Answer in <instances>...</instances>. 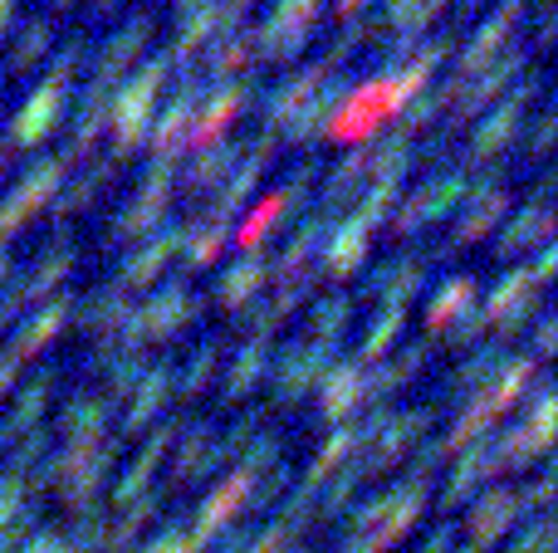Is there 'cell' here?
<instances>
[{"label": "cell", "instance_id": "6da1fadb", "mask_svg": "<svg viewBox=\"0 0 558 553\" xmlns=\"http://www.w3.org/2000/svg\"><path fill=\"white\" fill-rule=\"evenodd\" d=\"M167 74H177V64H172V54L162 49V54L147 59V64L128 78V84L113 88V103H108L113 152H108V162H123V157L147 137V123H153V98H157V88L167 84Z\"/></svg>", "mask_w": 558, "mask_h": 553}, {"label": "cell", "instance_id": "7a4b0ae2", "mask_svg": "<svg viewBox=\"0 0 558 553\" xmlns=\"http://www.w3.org/2000/svg\"><path fill=\"white\" fill-rule=\"evenodd\" d=\"M392 98H387V78H367V84H353L348 88V98L338 103L333 123H328V137H338V143H363L367 133H373L383 118H392Z\"/></svg>", "mask_w": 558, "mask_h": 553}, {"label": "cell", "instance_id": "3957f363", "mask_svg": "<svg viewBox=\"0 0 558 553\" xmlns=\"http://www.w3.org/2000/svg\"><path fill=\"white\" fill-rule=\"evenodd\" d=\"M196 103H202V78L186 74V84L177 88V94L167 98L162 113L147 123V147H153V162H172V157L182 152V137H186V127H192Z\"/></svg>", "mask_w": 558, "mask_h": 553}, {"label": "cell", "instance_id": "277c9868", "mask_svg": "<svg viewBox=\"0 0 558 553\" xmlns=\"http://www.w3.org/2000/svg\"><path fill=\"white\" fill-rule=\"evenodd\" d=\"M255 88H260V78H241V84H226V88H216L211 98H206V108H196L192 113V127H186V137H182V147H196L202 152L206 143H216V137H226V123H231L235 113H241L245 103L255 98Z\"/></svg>", "mask_w": 558, "mask_h": 553}, {"label": "cell", "instance_id": "5b68a950", "mask_svg": "<svg viewBox=\"0 0 558 553\" xmlns=\"http://www.w3.org/2000/svg\"><path fill=\"white\" fill-rule=\"evenodd\" d=\"M481 309H485V319L490 323H500V343H510V333L524 329V319L539 309V284H534L530 270H510L490 290V299H485Z\"/></svg>", "mask_w": 558, "mask_h": 553}, {"label": "cell", "instance_id": "8992f818", "mask_svg": "<svg viewBox=\"0 0 558 553\" xmlns=\"http://www.w3.org/2000/svg\"><path fill=\"white\" fill-rule=\"evenodd\" d=\"M524 69V49H505V54L485 59L481 69H475L471 78H456V98H451V118H471L481 103H490L495 94H500L505 84H510L514 74Z\"/></svg>", "mask_w": 558, "mask_h": 553}, {"label": "cell", "instance_id": "52a82bcc", "mask_svg": "<svg viewBox=\"0 0 558 553\" xmlns=\"http://www.w3.org/2000/svg\"><path fill=\"white\" fill-rule=\"evenodd\" d=\"M426 284V255H392V260L373 265L367 274V294L383 299V309H397L407 314V299Z\"/></svg>", "mask_w": 558, "mask_h": 553}, {"label": "cell", "instance_id": "ba28073f", "mask_svg": "<svg viewBox=\"0 0 558 553\" xmlns=\"http://www.w3.org/2000/svg\"><path fill=\"white\" fill-rule=\"evenodd\" d=\"M328 74H333V69H328L324 59H314V64H304L299 74H289L270 94V103H265V127H270V133H284V127L308 108V98L318 94V84H324Z\"/></svg>", "mask_w": 558, "mask_h": 553}, {"label": "cell", "instance_id": "9c48e42d", "mask_svg": "<svg viewBox=\"0 0 558 553\" xmlns=\"http://www.w3.org/2000/svg\"><path fill=\"white\" fill-rule=\"evenodd\" d=\"M59 113H64V88L39 84L35 94H29V103L10 118V133H5L10 152H15V147H39L49 137V127L59 123Z\"/></svg>", "mask_w": 558, "mask_h": 553}, {"label": "cell", "instance_id": "30bf717a", "mask_svg": "<svg viewBox=\"0 0 558 553\" xmlns=\"http://www.w3.org/2000/svg\"><path fill=\"white\" fill-rule=\"evenodd\" d=\"M192 314H196V294L186 290V284H167V290H157L147 304H137V319H143L147 339H167V333H177Z\"/></svg>", "mask_w": 558, "mask_h": 553}, {"label": "cell", "instance_id": "8fae6325", "mask_svg": "<svg viewBox=\"0 0 558 553\" xmlns=\"http://www.w3.org/2000/svg\"><path fill=\"white\" fill-rule=\"evenodd\" d=\"M524 5H530V0H505V5L495 10V15L485 20V25L475 29L471 39H465V49H461V64H456V78H471L475 69L485 64V59H495V49H500V39L510 35V25H514V20L524 15Z\"/></svg>", "mask_w": 558, "mask_h": 553}, {"label": "cell", "instance_id": "7c38bea8", "mask_svg": "<svg viewBox=\"0 0 558 553\" xmlns=\"http://www.w3.org/2000/svg\"><path fill=\"white\" fill-rule=\"evenodd\" d=\"M524 127V103H514V98H505L495 113H485L481 118V127H475V137H471V147H465V162L471 167H481V162H490L500 147H510V137Z\"/></svg>", "mask_w": 558, "mask_h": 553}, {"label": "cell", "instance_id": "4fadbf2b", "mask_svg": "<svg viewBox=\"0 0 558 553\" xmlns=\"http://www.w3.org/2000/svg\"><path fill=\"white\" fill-rule=\"evenodd\" d=\"M147 29H153V20L147 15H133L123 29H113V39H108V45L98 49V59H94V84H118V78H123L128 59L147 45Z\"/></svg>", "mask_w": 558, "mask_h": 553}, {"label": "cell", "instance_id": "5bb4252c", "mask_svg": "<svg viewBox=\"0 0 558 553\" xmlns=\"http://www.w3.org/2000/svg\"><path fill=\"white\" fill-rule=\"evenodd\" d=\"M270 265H275L270 250H241V260H235L231 270L221 274V284H216V299H221L226 309H241V304L270 280Z\"/></svg>", "mask_w": 558, "mask_h": 553}, {"label": "cell", "instance_id": "9a60e30c", "mask_svg": "<svg viewBox=\"0 0 558 553\" xmlns=\"http://www.w3.org/2000/svg\"><path fill=\"white\" fill-rule=\"evenodd\" d=\"M182 235H186V225H167V231H157L153 241L143 245V250H133L128 255V265H123V290H133V284H153L157 280V270H162L167 260H172L177 250H182Z\"/></svg>", "mask_w": 558, "mask_h": 553}, {"label": "cell", "instance_id": "2e32d148", "mask_svg": "<svg viewBox=\"0 0 558 553\" xmlns=\"http://www.w3.org/2000/svg\"><path fill=\"white\" fill-rule=\"evenodd\" d=\"M113 88H118V84H88L84 103H78V113H74V127H69V147L59 152L64 162L84 157V152H88V143L98 137V127L108 123V103H113Z\"/></svg>", "mask_w": 558, "mask_h": 553}, {"label": "cell", "instance_id": "e0dca14e", "mask_svg": "<svg viewBox=\"0 0 558 553\" xmlns=\"http://www.w3.org/2000/svg\"><path fill=\"white\" fill-rule=\"evenodd\" d=\"M328 358H333V348L328 343H294V348H284V358H279V397H294V392H304L308 382L318 378V372L328 368Z\"/></svg>", "mask_w": 558, "mask_h": 553}, {"label": "cell", "instance_id": "ac0fdd59", "mask_svg": "<svg viewBox=\"0 0 558 553\" xmlns=\"http://www.w3.org/2000/svg\"><path fill=\"white\" fill-rule=\"evenodd\" d=\"M471 206L461 211V225H456V241H475V235H485L495 221H500V211L510 206V196H505L500 176H485L481 186H471Z\"/></svg>", "mask_w": 558, "mask_h": 553}, {"label": "cell", "instance_id": "d6986e66", "mask_svg": "<svg viewBox=\"0 0 558 553\" xmlns=\"http://www.w3.org/2000/svg\"><path fill=\"white\" fill-rule=\"evenodd\" d=\"M235 157H241V143H231V137H216V143H206L202 152L192 157V167H186L182 186H186V192H211L221 176H231Z\"/></svg>", "mask_w": 558, "mask_h": 553}, {"label": "cell", "instance_id": "ffe728a7", "mask_svg": "<svg viewBox=\"0 0 558 553\" xmlns=\"http://www.w3.org/2000/svg\"><path fill=\"white\" fill-rule=\"evenodd\" d=\"M69 309H74V299H69V294H54V299H49L45 304V309H39L35 314V319H29L25 323V329H20L15 333V353H10V358H29V353H39V348H45V343L49 339H54V333L59 329H64V319H69Z\"/></svg>", "mask_w": 558, "mask_h": 553}, {"label": "cell", "instance_id": "44dd1931", "mask_svg": "<svg viewBox=\"0 0 558 553\" xmlns=\"http://www.w3.org/2000/svg\"><path fill=\"white\" fill-rule=\"evenodd\" d=\"M128 314H133V299H128L123 284H104V290H94L84 304H78V323H84V329H98V333H113Z\"/></svg>", "mask_w": 558, "mask_h": 553}, {"label": "cell", "instance_id": "7402d4cb", "mask_svg": "<svg viewBox=\"0 0 558 553\" xmlns=\"http://www.w3.org/2000/svg\"><path fill=\"white\" fill-rule=\"evenodd\" d=\"M64 157H39L35 167H29L25 176H20V186H15V196L25 201V211L35 216V211H45L49 201L59 196V182H64Z\"/></svg>", "mask_w": 558, "mask_h": 553}, {"label": "cell", "instance_id": "603a6c76", "mask_svg": "<svg viewBox=\"0 0 558 553\" xmlns=\"http://www.w3.org/2000/svg\"><path fill=\"white\" fill-rule=\"evenodd\" d=\"M363 255H367V225H357L353 216H348V221L333 225V235H328L324 265H328L333 274H353L357 265H363Z\"/></svg>", "mask_w": 558, "mask_h": 553}, {"label": "cell", "instance_id": "cb8c5ba5", "mask_svg": "<svg viewBox=\"0 0 558 553\" xmlns=\"http://www.w3.org/2000/svg\"><path fill=\"white\" fill-rule=\"evenodd\" d=\"M308 284H314V280H308V274H294V280H284V284H279V290H275L270 299L260 304V309H251V329H255V339H265V333H270L275 323H284L289 314L299 309V299H304V294H308Z\"/></svg>", "mask_w": 558, "mask_h": 553}, {"label": "cell", "instance_id": "d4e9b609", "mask_svg": "<svg viewBox=\"0 0 558 553\" xmlns=\"http://www.w3.org/2000/svg\"><path fill=\"white\" fill-rule=\"evenodd\" d=\"M465 192H471V176L465 172H446V176H432L426 186H416L412 196H416V211H422V225L432 221V216H446Z\"/></svg>", "mask_w": 558, "mask_h": 553}, {"label": "cell", "instance_id": "484cf974", "mask_svg": "<svg viewBox=\"0 0 558 553\" xmlns=\"http://www.w3.org/2000/svg\"><path fill=\"white\" fill-rule=\"evenodd\" d=\"M260 157H245L241 167H231V176L221 182V192H216V221H231L235 211H241L245 201H251V192H255V182H260Z\"/></svg>", "mask_w": 558, "mask_h": 553}, {"label": "cell", "instance_id": "4316f807", "mask_svg": "<svg viewBox=\"0 0 558 553\" xmlns=\"http://www.w3.org/2000/svg\"><path fill=\"white\" fill-rule=\"evenodd\" d=\"M226 235H231V221H216V216H206V221L186 225V235H182V260H186V270H202V265H211Z\"/></svg>", "mask_w": 558, "mask_h": 553}, {"label": "cell", "instance_id": "83f0119b", "mask_svg": "<svg viewBox=\"0 0 558 553\" xmlns=\"http://www.w3.org/2000/svg\"><path fill=\"white\" fill-rule=\"evenodd\" d=\"M471 299H475V280H471V274H451V280L432 294V304H426V329H432V333L446 329V323H451L461 309H471Z\"/></svg>", "mask_w": 558, "mask_h": 553}, {"label": "cell", "instance_id": "f1b7e54d", "mask_svg": "<svg viewBox=\"0 0 558 553\" xmlns=\"http://www.w3.org/2000/svg\"><path fill=\"white\" fill-rule=\"evenodd\" d=\"M113 172H118V162H108V157H104V162H94V167H88V172H78L74 182H69L64 192L54 196V216H59V221H69V216H74L78 206H88V201H94V196H98V186H104Z\"/></svg>", "mask_w": 558, "mask_h": 553}, {"label": "cell", "instance_id": "f546056e", "mask_svg": "<svg viewBox=\"0 0 558 553\" xmlns=\"http://www.w3.org/2000/svg\"><path fill=\"white\" fill-rule=\"evenodd\" d=\"M549 225H554L549 201H530L520 216H514L510 225H505V235H500V250H505V255H514V250H520V245L544 241V235H549Z\"/></svg>", "mask_w": 558, "mask_h": 553}, {"label": "cell", "instance_id": "4dcf8cb0", "mask_svg": "<svg viewBox=\"0 0 558 553\" xmlns=\"http://www.w3.org/2000/svg\"><path fill=\"white\" fill-rule=\"evenodd\" d=\"M251 59H255V29H231V35H221V45L206 54V74L226 78L241 64H251Z\"/></svg>", "mask_w": 558, "mask_h": 553}, {"label": "cell", "instance_id": "1f68e13d", "mask_svg": "<svg viewBox=\"0 0 558 553\" xmlns=\"http://www.w3.org/2000/svg\"><path fill=\"white\" fill-rule=\"evenodd\" d=\"M357 397H363V362H343V368L328 372L324 402H328V411H333V417H348V407H353Z\"/></svg>", "mask_w": 558, "mask_h": 553}, {"label": "cell", "instance_id": "d6a6232c", "mask_svg": "<svg viewBox=\"0 0 558 553\" xmlns=\"http://www.w3.org/2000/svg\"><path fill=\"white\" fill-rule=\"evenodd\" d=\"M451 98H456V78H451V84H441V88H422V94H412V98H407V108H402V133L426 127L446 103H451Z\"/></svg>", "mask_w": 558, "mask_h": 553}, {"label": "cell", "instance_id": "836d02e7", "mask_svg": "<svg viewBox=\"0 0 558 553\" xmlns=\"http://www.w3.org/2000/svg\"><path fill=\"white\" fill-rule=\"evenodd\" d=\"M162 211H167L162 201L133 196V201H128L123 211H118V221H113V241H133V235H147L157 221H162Z\"/></svg>", "mask_w": 558, "mask_h": 553}, {"label": "cell", "instance_id": "e575fe53", "mask_svg": "<svg viewBox=\"0 0 558 553\" xmlns=\"http://www.w3.org/2000/svg\"><path fill=\"white\" fill-rule=\"evenodd\" d=\"M348 314H353V304L343 299V294H333V299H324L314 309V333H308V343H328L333 348L338 333L348 329Z\"/></svg>", "mask_w": 558, "mask_h": 553}, {"label": "cell", "instance_id": "d590c367", "mask_svg": "<svg viewBox=\"0 0 558 553\" xmlns=\"http://www.w3.org/2000/svg\"><path fill=\"white\" fill-rule=\"evenodd\" d=\"M279 216H284V201H279V196H265V201L255 206L251 216H245V225H235V241H241V250H260V235L270 231Z\"/></svg>", "mask_w": 558, "mask_h": 553}, {"label": "cell", "instance_id": "8d00e7d4", "mask_svg": "<svg viewBox=\"0 0 558 553\" xmlns=\"http://www.w3.org/2000/svg\"><path fill=\"white\" fill-rule=\"evenodd\" d=\"M265 358H270V339H251V343H245L241 358H235V368H231V392L255 388V378L265 372Z\"/></svg>", "mask_w": 558, "mask_h": 553}, {"label": "cell", "instance_id": "74e56055", "mask_svg": "<svg viewBox=\"0 0 558 553\" xmlns=\"http://www.w3.org/2000/svg\"><path fill=\"white\" fill-rule=\"evenodd\" d=\"M530 378H534V358L510 362V368H505V378H500V388H495L490 397H485V407H490V411H505L524 388H530Z\"/></svg>", "mask_w": 558, "mask_h": 553}, {"label": "cell", "instance_id": "f35d334b", "mask_svg": "<svg viewBox=\"0 0 558 553\" xmlns=\"http://www.w3.org/2000/svg\"><path fill=\"white\" fill-rule=\"evenodd\" d=\"M167 382H172V368H167V362H162V368L147 372L143 388H137V407H133V421H128V427H143V421L153 417V407L167 397Z\"/></svg>", "mask_w": 558, "mask_h": 553}, {"label": "cell", "instance_id": "ab89813d", "mask_svg": "<svg viewBox=\"0 0 558 553\" xmlns=\"http://www.w3.org/2000/svg\"><path fill=\"white\" fill-rule=\"evenodd\" d=\"M45 49H49V25H45V20H29V25L20 29L15 49H10V64H15V69H29L39 54H45Z\"/></svg>", "mask_w": 558, "mask_h": 553}, {"label": "cell", "instance_id": "60d3db41", "mask_svg": "<svg viewBox=\"0 0 558 553\" xmlns=\"http://www.w3.org/2000/svg\"><path fill=\"white\" fill-rule=\"evenodd\" d=\"M402 319L407 314H397V309H383L373 323H367V333H363V358H377V353L387 348V343L402 333Z\"/></svg>", "mask_w": 558, "mask_h": 553}, {"label": "cell", "instance_id": "b9f144b4", "mask_svg": "<svg viewBox=\"0 0 558 553\" xmlns=\"http://www.w3.org/2000/svg\"><path fill=\"white\" fill-rule=\"evenodd\" d=\"M500 362H505V343L495 339L490 348H485V353H475V358L465 362V368H461V378H456V382H461V388H485V378H490V372L500 368Z\"/></svg>", "mask_w": 558, "mask_h": 553}, {"label": "cell", "instance_id": "7bdbcfd3", "mask_svg": "<svg viewBox=\"0 0 558 553\" xmlns=\"http://www.w3.org/2000/svg\"><path fill=\"white\" fill-rule=\"evenodd\" d=\"M45 397H49V372H39V378H35V382H29V388H25V397H20V407H15V421H10V427L0 431V437H10V431L29 427V421H35V411L45 407Z\"/></svg>", "mask_w": 558, "mask_h": 553}, {"label": "cell", "instance_id": "ee69618b", "mask_svg": "<svg viewBox=\"0 0 558 553\" xmlns=\"http://www.w3.org/2000/svg\"><path fill=\"white\" fill-rule=\"evenodd\" d=\"M216 358H221V339H206L202 348H196V358L186 362V392H196V388H202L206 378H211Z\"/></svg>", "mask_w": 558, "mask_h": 553}, {"label": "cell", "instance_id": "f6af8a7d", "mask_svg": "<svg viewBox=\"0 0 558 553\" xmlns=\"http://www.w3.org/2000/svg\"><path fill=\"white\" fill-rule=\"evenodd\" d=\"M485 329H490L485 309H481V304H471V309H461L451 319V343H456V348H465V343H475V333H485Z\"/></svg>", "mask_w": 558, "mask_h": 553}, {"label": "cell", "instance_id": "bcb514c9", "mask_svg": "<svg viewBox=\"0 0 558 553\" xmlns=\"http://www.w3.org/2000/svg\"><path fill=\"white\" fill-rule=\"evenodd\" d=\"M78 59H84V39H69V45L64 49H59V54H54V64H49V78H45V84H54V88H64L69 84V78H74V69H78Z\"/></svg>", "mask_w": 558, "mask_h": 553}, {"label": "cell", "instance_id": "7dc6e473", "mask_svg": "<svg viewBox=\"0 0 558 553\" xmlns=\"http://www.w3.org/2000/svg\"><path fill=\"white\" fill-rule=\"evenodd\" d=\"M308 182H314V162H299L294 172H289L284 192H275L279 201H284V211H299V206H304V196H308Z\"/></svg>", "mask_w": 558, "mask_h": 553}, {"label": "cell", "instance_id": "c3c4849f", "mask_svg": "<svg viewBox=\"0 0 558 553\" xmlns=\"http://www.w3.org/2000/svg\"><path fill=\"white\" fill-rule=\"evenodd\" d=\"M137 196H147V201H162L172 196V162H153L143 176V186H137Z\"/></svg>", "mask_w": 558, "mask_h": 553}, {"label": "cell", "instance_id": "681fc988", "mask_svg": "<svg viewBox=\"0 0 558 553\" xmlns=\"http://www.w3.org/2000/svg\"><path fill=\"white\" fill-rule=\"evenodd\" d=\"M318 10H324V0H275V10L270 15L275 20H289V25H314L318 20Z\"/></svg>", "mask_w": 558, "mask_h": 553}, {"label": "cell", "instance_id": "f907efd6", "mask_svg": "<svg viewBox=\"0 0 558 553\" xmlns=\"http://www.w3.org/2000/svg\"><path fill=\"white\" fill-rule=\"evenodd\" d=\"M25 201H20V196L15 192H10L5 196V201H0V241H5V235H15L20 231V225H25Z\"/></svg>", "mask_w": 558, "mask_h": 553}, {"label": "cell", "instance_id": "816d5d0a", "mask_svg": "<svg viewBox=\"0 0 558 553\" xmlns=\"http://www.w3.org/2000/svg\"><path fill=\"white\" fill-rule=\"evenodd\" d=\"M98 417H104V402H74V407H69V427L74 431H94Z\"/></svg>", "mask_w": 558, "mask_h": 553}, {"label": "cell", "instance_id": "f5cc1de1", "mask_svg": "<svg viewBox=\"0 0 558 553\" xmlns=\"http://www.w3.org/2000/svg\"><path fill=\"white\" fill-rule=\"evenodd\" d=\"M554 108H544L539 118H534V133H530V152H549V143H554Z\"/></svg>", "mask_w": 558, "mask_h": 553}, {"label": "cell", "instance_id": "db71d44e", "mask_svg": "<svg viewBox=\"0 0 558 553\" xmlns=\"http://www.w3.org/2000/svg\"><path fill=\"white\" fill-rule=\"evenodd\" d=\"M524 270L534 274V284H544V280H554V270H558V250L554 245H544L539 255H534V265H524Z\"/></svg>", "mask_w": 558, "mask_h": 553}, {"label": "cell", "instance_id": "11a10c76", "mask_svg": "<svg viewBox=\"0 0 558 553\" xmlns=\"http://www.w3.org/2000/svg\"><path fill=\"white\" fill-rule=\"evenodd\" d=\"M554 339H558L554 314H539V329H534V348H539V353H554Z\"/></svg>", "mask_w": 558, "mask_h": 553}, {"label": "cell", "instance_id": "9f6ffc18", "mask_svg": "<svg viewBox=\"0 0 558 553\" xmlns=\"http://www.w3.org/2000/svg\"><path fill=\"white\" fill-rule=\"evenodd\" d=\"M539 35H554V0H539Z\"/></svg>", "mask_w": 558, "mask_h": 553}, {"label": "cell", "instance_id": "6f0895ef", "mask_svg": "<svg viewBox=\"0 0 558 553\" xmlns=\"http://www.w3.org/2000/svg\"><path fill=\"white\" fill-rule=\"evenodd\" d=\"M363 5H367V0H338V15H343V20H353Z\"/></svg>", "mask_w": 558, "mask_h": 553}, {"label": "cell", "instance_id": "680465c9", "mask_svg": "<svg viewBox=\"0 0 558 553\" xmlns=\"http://www.w3.org/2000/svg\"><path fill=\"white\" fill-rule=\"evenodd\" d=\"M10 15H15V0H0V29L10 25Z\"/></svg>", "mask_w": 558, "mask_h": 553}, {"label": "cell", "instance_id": "91938a15", "mask_svg": "<svg viewBox=\"0 0 558 553\" xmlns=\"http://www.w3.org/2000/svg\"><path fill=\"white\" fill-rule=\"evenodd\" d=\"M5 274H10V255L0 250V280H5Z\"/></svg>", "mask_w": 558, "mask_h": 553}, {"label": "cell", "instance_id": "94428289", "mask_svg": "<svg viewBox=\"0 0 558 553\" xmlns=\"http://www.w3.org/2000/svg\"><path fill=\"white\" fill-rule=\"evenodd\" d=\"M475 5H485V0H461V10H475Z\"/></svg>", "mask_w": 558, "mask_h": 553}, {"label": "cell", "instance_id": "6125c7cd", "mask_svg": "<svg viewBox=\"0 0 558 553\" xmlns=\"http://www.w3.org/2000/svg\"><path fill=\"white\" fill-rule=\"evenodd\" d=\"M108 5H113V0H94V10H108Z\"/></svg>", "mask_w": 558, "mask_h": 553}, {"label": "cell", "instance_id": "be15d7a7", "mask_svg": "<svg viewBox=\"0 0 558 553\" xmlns=\"http://www.w3.org/2000/svg\"><path fill=\"white\" fill-rule=\"evenodd\" d=\"M59 5H69V0H59Z\"/></svg>", "mask_w": 558, "mask_h": 553}]
</instances>
